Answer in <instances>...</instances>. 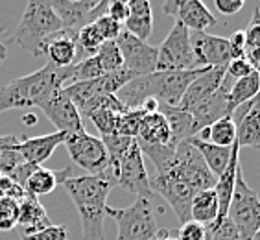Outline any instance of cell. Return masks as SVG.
Segmentation results:
<instances>
[{"instance_id":"cell-1","label":"cell","mask_w":260,"mask_h":240,"mask_svg":"<svg viewBox=\"0 0 260 240\" xmlns=\"http://www.w3.org/2000/svg\"><path fill=\"white\" fill-rule=\"evenodd\" d=\"M209 69L210 67H200V69L175 70V72H157L155 70L153 74L133 78L115 96L127 109H137L148 98L157 100L159 105L177 107L188 85Z\"/></svg>"},{"instance_id":"cell-12","label":"cell","mask_w":260,"mask_h":240,"mask_svg":"<svg viewBox=\"0 0 260 240\" xmlns=\"http://www.w3.org/2000/svg\"><path fill=\"white\" fill-rule=\"evenodd\" d=\"M150 189L151 192L155 190L157 194H160L170 203V207L174 209L175 216L179 218L181 224L190 222V207L196 192L186 185L185 181H181L174 172H155V175L150 177Z\"/></svg>"},{"instance_id":"cell-27","label":"cell","mask_w":260,"mask_h":240,"mask_svg":"<svg viewBox=\"0 0 260 240\" xmlns=\"http://www.w3.org/2000/svg\"><path fill=\"white\" fill-rule=\"evenodd\" d=\"M196 139L210 142V144L221 146V148H231L236 140V122L235 116H225V118L216 120L214 124L207 126L196 135Z\"/></svg>"},{"instance_id":"cell-38","label":"cell","mask_w":260,"mask_h":240,"mask_svg":"<svg viewBox=\"0 0 260 240\" xmlns=\"http://www.w3.org/2000/svg\"><path fill=\"white\" fill-rule=\"evenodd\" d=\"M209 235H210L209 227L203 224H198L194 220L181 224V227L177 229V240H207Z\"/></svg>"},{"instance_id":"cell-4","label":"cell","mask_w":260,"mask_h":240,"mask_svg":"<svg viewBox=\"0 0 260 240\" xmlns=\"http://www.w3.org/2000/svg\"><path fill=\"white\" fill-rule=\"evenodd\" d=\"M61 32L63 24L55 15L50 0H31L26 4L24 15L8 41L15 43L31 55H43L46 45Z\"/></svg>"},{"instance_id":"cell-33","label":"cell","mask_w":260,"mask_h":240,"mask_svg":"<svg viewBox=\"0 0 260 240\" xmlns=\"http://www.w3.org/2000/svg\"><path fill=\"white\" fill-rule=\"evenodd\" d=\"M148 115L142 107H137V109H127L125 113H122L118 116V124H116V135L122 137H129V139H137L139 137L140 124H142V118Z\"/></svg>"},{"instance_id":"cell-35","label":"cell","mask_w":260,"mask_h":240,"mask_svg":"<svg viewBox=\"0 0 260 240\" xmlns=\"http://www.w3.org/2000/svg\"><path fill=\"white\" fill-rule=\"evenodd\" d=\"M120 115L122 113H116V111L109 109V107L98 105L87 118L92 120V124L98 128L102 137H105V135H115L116 133V124H118V116Z\"/></svg>"},{"instance_id":"cell-8","label":"cell","mask_w":260,"mask_h":240,"mask_svg":"<svg viewBox=\"0 0 260 240\" xmlns=\"http://www.w3.org/2000/svg\"><path fill=\"white\" fill-rule=\"evenodd\" d=\"M200 69L190 45V32L175 20L174 28L157 48V72H175V70Z\"/></svg>"},{"instance_id":"cell-44","label":"cell","mask_w":260,"mask_h":240,"mask_svg":"<svg viewBox=\"0 0 260 240\" xmlns=\"http://www.w3.org/2000/svg\"><path fill=\"white\" fill-rule=\"evenodd\" d=\"M105 15H109L113 20H116L118 24L124 26L125 19L129 15V10H127V2H122V0H113L107 4V13Z\"/></svg>"},{"instance_id":"cell-47","label":"cell","mask_w":260,"mask_h":240,"mask_svg":"<svg viewBox=\"0 0 260 240\" xmlns=\"http://www.w3.org/2000/svg\"><path fill=\"white\" fill-rule=\"evenodd\" d=\"M151 240H177V236H172L170 229H157L155 236H153ZM207 240H210V235L207 236Z\"/></svg>"},{"instance_id":"cell-39","label":"cell","mask_w":260,"mask_h":240,"mask_svg":"<svg viewBox=\"0 0 260 240\" xmlns=\"http://www.w3.org/2000/svg\"><path fill=\"white\" fill-rule=\"evenodd\" d=\"M69 238V229L65 224L48 225L45 229L31 233V235H22V240H67Z\"/></svg>"},{"instance_id":"cell-13","label":"cell","mask_w":260,"mask_h":240,"mask_svg":"<svg viewBox=\"0 0 260 240\" xmlns=\"http://www.w3.org/2000/svg\"><path fill=\"white\" fill-rule=\"evenodd\" d=\"M116 45L120 48L124 69L133 72L135 76H148L155 72L157 67V48L148 45L146 41H140L122 30L116 39Z\"/></svg>"},{"instance_id":"cell-41","label":"cell","mask_w":260,"mask_h":240,"mask_svg":"<svg viewBox=\"0 0 260 240\" xmlns=\"http://www.w3.org/2000/svg\"><path fill=\"white\" fill-rule=\"evenodd\" d=\"M209 229H210V240H242L238 229H236L235 224L229 218H225L220 225L209 227Z\"/></svg>"},{"instance_id":"cell-3","label":"cell","mask_w":260,"mask_h":240,"mask_svg":"<svg viewBox=\"0 0 260 240\" xmlns=\"http://www.w3.org/2000/svg\"><path fill=\"white\" fill-rule=\"evenodd\" d=\"M69 81L70 67L55 69L46 63L43 69L22 76V78H15L0 89V113L8 109L41 107Z\"/></svg>"},{"instance_id":"cell-19","label":"cell","mask_w":260,"mask_h":240,"mask_svg":"<svg viewBox=\"0 0 260 240\" xmlns=\"http://www.w3.org/2000/svg\"><path fill=\"white\" fill-rule=\"evenodd\" d=\"M240 122L236 124V144L238 148H256L260 150V93L245 104Z\"/></svg>"},{"instance_id":"cell-49","label":"cell","mask_w":260,"mask_h":240,"mask_svg":"<svg viewBox=\"0 0 260 240\" xmlns=\"http://www.w3.org/2000/svg\"><path fill=\"white\" fill-rule=\"evenodd\" d=\"M6 57H8V48H6L4 43H0V65L6 61Z\"/></svg>"},{"instance_id":"cell-20","label":"cell","mask_w":260,"mask_h":240,"mask_svg":"<svg viewBox=\"0 0 260 240\" xmlns=\"http://www.w3.org/2000/svg\"><path fill=\"white\" fill-rule=\"evenodd\" d=\"M188 32H205L218 24L216 17L200 0H179V8L174 17Z\"/></svg>"},{"instance_id":"cell-2","label":"cell","mask_w":260,"mask_h":240,"mask_svg":"<svg viewBox=\"0 0 260 240\" xmlns=\"http://www.w3.org/2000/svg\"><path fill=\"white\" fill-rule=\"evenodd\" d=\"M63 187L74 201L83 229V240H104V222L107 209V196L115 187L107 172L96 175L67 177Z\"/></svg>"},{"instance_id":"cell-17","label":"cell","mask_w":260,"mask_h":240,"mask_svg":"<svg viewBox=\"0 0 260 240\" xmlns=\"http://www.w3.org/2000/svg\"><path fill=\"white\" fill-rule=\"evenodd\" d=\"M225 76H227L225 69H221V67H210L207 72H203L200 78H196L190 85H188L185 96H183V100L179 102L177 107L186 111V109H190L192 105L198 104V102L212 96L216 91L221 87Z\"/></svg>"},{"instance_id":"cell-48","label":"cell","mask_w":260,"mask_h":240,"mask_svg":"<svg viewBox=\"0 0 260 240\" xmlns=\"http://www.w3.org/2000/svg\"><path fill=\"white\" fill-rule=\"evenodd\" d=\"M140 107H142V109H144L148 115H150V113H157V111H159V102L153 100V98H148V100L140 105Z\"/></svg>"},{"instance_id":"cell-16","label":"cell","mask_w":260,"mask_h":240,"mask_svg":"<svg viewBox=\"0 0 260 240\" xmlns=\"http://www.w3.org/2000/svg\"><path fill=\"white\" fill-rule=\"evenodd\" d=\"M240 168V148L238 144L231 146V159L227 168L223 170V174L216 179L214 185V192L216 198H218V218L210 227H216L220 225L221 222L227 218V213H229V205H231V198H233V190H235V181H236V172Z\"/></svg>"},{"instance_id":"cell-5","label":"cell","mask_w":260,"mask_h":240,"mask_svg":"<svg viewBox=\"0 0 260 240\" xmlns=\"http://www.w3.org/2000/svg\"><path fill=\"white\" fill-rule=\"evenodd\" d=\"M105 215L113 218L118 227L116 240H151L157 233L153 205L148 198H137L129 207H109Z\"/></svg>"},{"instance_id":"cell-18","label":"cell","mask_w":260,"mask_h":240,"mask_svg":"<svg viewBox=\"0 0 260 240\" xmlns=\"http://www.w3.org/2000/svg\"><path fill=\"white\" fill-rule=\"evenodd\" d=\"M67 139L65 133L55 131L50 135L43 137H22L20 139V154L24 157L26 163L35 166H41L45 161H48L52 157V154L55 152V148L59 144H63Z\"/></svg>"},{"instance_id":"cell-28","label":"cell","mask_w":260,"mask_h":240,"mask_svg":"<svg viewBox=\"0 0 260 240\" xmlns=\"http://www.w3.org/2000/svg\"><path fill=\"white\" fill-rule=\"evenodd\" d=\"M188 140H190V144L194 146L196 150L200 152V155L203 157V161H205V165L210 170V174L218 179V177L223 174V170L227 168V165H229L231 148H221V146L210 144V142H203V140L196 139V137H192V139H188Z\"/></svg>"},{"instance_id":"cell-6","label":"cell","mask_w":260,"mask_h":240,"mask_svg":"<svg viewBox=\"0 0 260 240\" xmlns=\"http://www.w3.org/2000/svg\"><path fill=\"white\" fill-rule=\"evenodd\" d=\"M227 218L235 224L242 240H251L260 229V198L255 190L245 183L242 166L236 172L235 190H233Z\"/></svg>"},{"instance_id":"cell-24","label":"cell","mask_w":260,"mask_h":240,"mask_svg":"<svg viewBox=\"0 0 260 240\" xmlns=\"http://www.w3.org/2000/svg\"><path fill=\"white\" fill-rule=\"evenodd\" d=\"M70 177V168H63V170H50L45 166H39L34 174L28 177L24 185L26 194L39 198V196L50 194L57 185H63V181Z\"/></svg>"},{"instance_id":"cell-40","label":"cell","mask_w":260,"mask_h":240,"mask_svg":"<svg viewBox=\"0 0 260 240\" xmlns=\"http://www.w3.org/2000/svg\"><path fill=\"white\" fill-rule=\"evenodd\" d=\"M245 35V50L260 48V4L255 6V13L251 19L249 26L244 30Z\"/></svg>"},{"instance_id":"cell-31","label":"cell","mask_w":260,"mask_h":240,"mask_svg":"<svg viewBox=\"0 0 260 240\" xmlns=\"http://www.w3.org/2000/svg\"><path fill=\"white\" fill-rule=\"evenodd\" d=\"M26 161L20 154V139L17 135L0 137V174L10 177Z\"/></svg>"},{"instance_id":"cell-50","label":"cell","mask_w":260,"mask_h":240,"mask_svg":"<svg viewBox=\"0 0 260 240\" xmlns=\"http://www.w3.org/2000/svg\"><path fill=\"white\" fill-rule=\"evenodd\" d=\"M22 122L28 126H34V124H37V118H35V115H24L22 116Z\"/></svg>"},{"instance_id":"cell-37","label":"cell","mask_w":260,"mask_h":240,"mask_svg":"<svg viewBox=\"0 0 260 240\" xmlns=\"http://www.w3.org/2000/svg\"><path fill=\"white\" fill-rule=\"evenodd\" d=\"M92 24L96 26V30H98V34L102 35V39L104 41H116L118 39V35L122 34V30H124V26L118 24V22L111 19L109 15L98 17Z\"/></svg>"},{"instance_id":"cell-42","label":"cell","mask_w":260,"mask_h":240,"mask_svg":"<svg viewBox=\"0 0 260 240\" xmlns=\"http://www.w3.org/2000/svg\"><path fill=\"white\" fill-rule=\"evenodd\" d=\"M225 72L231 80L236 81V80H240V78H245V76L253 74L255 70H253V67L249 65V61L245 59V57H240V59H231Z\"/></svg>"},{"instance_id":"cell-51","label":"cell","mask_w":260,"mask_h":240,"mask_svg":"<svg viewBox=\"0 0 260 240\" xmlns=\"http://www.w3.org/2000/svg\"><path fill=\"white\" fill-rule=\"evenodd\" d=\"M251 240H260V229H258V231H256L255 235H253V238H251Z\"/></svg>"},{"instance_id":"cell-11","label":"cell","mask_w":260,"mask_h":240,"mask_svg":"<svg viewBox=\"0 0 260 240\" xmlns=\"http://www.w3.org/2000/svg\"><path fill=\"white\" fill-rule=\"evenodd\" d=\"M63 144L76 165L81 166L90 175L104 174L109 168V155L98 137L89 135L87 131H80L74 135H67Z\"/></svg>"},{"instance_id":"cell-29","label":"cell","mask_w":260,"mask_h":240,"mask_svg":"<svg viewBox=\"0 0 260 240\" xmlns=\"http://www.w3.org/2000/svg\"><path fill=\"white\" fill-rule=\"evenodd\" d=\"M216 218H218V198L214 189L196 192L190 207V220L210 227Z\"/></svg>"},{"instance_id":"cell-10","label":"cell","mask_w":260,"mask_h":240,"mask_svg":"<svg viewBox=\"0 0 260 240\" xmlns=\"http://www.w3.org/2000/svg\"><path fill=\"white\" fill-rule=\"evenodd\" d=\"M55 15L63 24V34L69 37L78 35V32L87 24H92L98 17L107 13L105 0H52Z\"/></svg>"},{"instance_id":"cell-32","label":"cell","mask_w":260,"mask_h":240,"mask_svg":"<svg viewBox=\"0 0 260 240\" xmlns=\"http://www.w3.org/2000/svg\"><path fill=\"white\" fill-rule=\"evenodd\" d=\"M102 45H104V39L98 34L96 26L94 24L83 26L78 32V35H76V63L96 55Z\"/></svg>"},{"instance_id":"cell-45","label":"cell","mask_w":260,"mask_h":240,"mask_svg":"<svg viewBox=\"0 0 260 240\" xmlns=\"http://www.w3.org/2000/svg\"><path fill=\"white\" fill-rule=\"evenodd\" d=\"M244 0H216V10L223 13V15H236L238 11L244 8Z\"/></svg>"},{"instance_id":"cell-23","label":"cell","mask_w":260,"mask_h":240,"mask_svg":"<svg viewBox=\"0 0 260 240\" xmlns=\"http://www.w3.org/2000/svg\"><path fill=\"white\" fill-rule=\"evenodd\" d=\"M137 142L148 146H165L172 142L170 126H168L166 118L160 115L159 111L157 113H150V115H146L142 118ZM172 144H175V142H172Z\"/></svg>"},{"instance_id":"cell-43","label":"cell","mask_w":260,"mask_h":240,"mask_svg":"<svg viewBox=\"0 0 260 240\" xmlns=\"http://www.w3.org/2000/svg\"><path fill=\"white\" fill-rule=\"evenodd\" d=\"M227 41H229V50H231V57H233V59L245 57V35H244V30L233 32Z\"/></svg>"},{"instance_id":"cell-46","label":"cell","mask_w":260,"mask_h":240,"mask_svg":"<svg viewBox=\"0 0 260 240\" xmlns=\"http://www.w3.org/2000/svg\"><path fill=\"white\" fill-rule=\"evenodd\" d=\"M245 59L249 61V65L253 67V70L260 74V48L245 50Z\"/></svg>"},{"instance_id":"cell-30","label":"cell","mask_w":260,"mask_h":240,"mask_svg":"<svg viewBox=\"0 0 260 240\" xmlns=\"http://www.w3.org/2000/svg\"><path fill=\"white\" fill-rule=\"evenodd\" d=\"M260 93V74L258 72H253V74L245 76L236 80L229 89V95H227V100H229L231 109L236 111L242 105L249 104L253 98Z\"/></svg>"},{"instance_id":"cell-52","label":"cell","mask_w":260,"mask_h":240,"mask_svg":"<svg viewBox=\"0 0 260 240\" xmlns=\"http://www.w3.org/2000/svg\"><path fill=\"white\" fill-rule=\"evenodd\" d=\"M0 175H2V174H0Z\"/></svg>"},{"instance_id":"cell-7","label":"cell","mask_w":260,"mask_h":240,"mask_svg":"<svg viewBox=\"0 0 260 240\" xmlns=\"http://www.w3.org/2000/svg\"><path fill=\"white\" fill-rule=\"evenodd\" d=\"M107 174L111 175L115 185L135 194L137 198H148V200L153 198V192L150 189V175L144 165V155L137 139H133L129 148L124 152L118 163L111 170H107Z\"/></svg>"},{"instance_id":"cell-34","label":"cell","mask_w":260,"mask_h":240,"mask_svg":"<svg viewBox=\"0 0 260 240\" xmlns=\"http://www.w3.org/2000/svg\"><path fill=\"white\" fill-rule=\"evenodd\" d=\"M100 67L104 70V74L115 72V70L124 67V59H122L120 48L116 45V41H104V45L100 46V50L96 54Z\"/></svg>"},{"instance_id":"cell-22","label":"cell","mask_w":260,"mask_h":240,"mask_svg":"<svg viewBox=\"0 0 260 240\" xmlns=\"http://www.w3.org/2000/svg\"><path fill=\"white\" fill-rule=\"evenodd\" d=\"M19 225L24 231L22 235H31V233H37V231L52 225L45 207L39 203V198L26 194L19 201Z\"/></svg>"},{"instance_id":"cell-21","label":"cell","mask_w":260,"mask_h":240,"mask_svg":"<svg viewBox=\"0 0 260 240\" xmlns=\"http://www.w3.org/2000/svg\"><path fill=\"white\" fill-rule=\"evenodd\" d=\"M127 10H129V15L124 22V30L137 39L148 43L151 32H153L151 4L148 0H131V2H127Z\"/></svg>"},{"instance_id":"cell-9","label":"cell","mask_w":260,"mask_h":240,"mask_svg":"<svg viewBox=\"0 0 260 240\" xmlns=\"http://www.w3.org/2000/svg\"><path fill=\"white\" fill-rule=\"evenodd\" d=\"M166 170L174 172V174L177 175L181 181H185L194 192L214 189V185H216V177L210 174L203 157H201L200 152L190 144V140H181V142H177V146H175L174 165H172L170 168H166Z\"/></svg>"},{"instance_id":"cell-15","label":"cell","mask_w":260,"mask_h":240,"mask_svg":"<svg viewBox=\"0 0 260 240\" xmlns=\"http://www.w3.org/2000/svg\"><path fill=\"white\" fill-rule=\"evenodd\" d=\"M46 115V118L50 120L55 126V130L65 133V135H74L80 131H85L83 128V118L80 116L76 105L69 100V96L65 95V91L59 89L52 96L50 100H46L45 104L39 107Z\"/></svg>"},{"instance_id":"cell-26","label":"cell","mask_w":260,"mask_h":240,"mask_svg":"<svg viewBox=\"0 0 260 240\" xmlns=\"http://www.w3.org/2000/svg\"><path fill=\"white\" fill-rule=\"evenodd\" d=\"M45 55L48 57V65L55 69L72 67L76 63V39L61 32L46 45Z\"/></svg>"},{"instance_id":"cell-36","label":"cell","mask_w":260,"mask_h":240,"mask_svg":"<svg viewBox=\"0 0 260 240\" xmlns=\"http://www.w3.org/2000/svg\"><path fill=\"white\" fill-rule=\"evenodd\" d=\"M19 225V201L0 198V231H11Z\"/></svg>"},{"instance_id":"cell-25","label":"cell","mask_w":260,"mask_h":240,"mask_svg":"<svg viewBox=\"0 0 260 240\" xmlns=\"http://www.w3.org/2000/svg\"><path fill=\"white\" fill-rule=\"evenodd\" d=\"M159 113L165 116L168 126H170L172 142L177 144L181 140H188L198 135L190 113H186L179 107H168V105H159Z\"/></svg>"},{"instance_id":"cell-14","label":"cell","mask_w":260,"mask_h":240,"mask_svg":"<svg viewBox=\"0 0 260 240\" xmlns=\"http://www.w3.org/2000/svg\"><path fill=\"white\" fill-rule=\"evenodd\" d=\"M190 45L198 67H221L231 63L229 41L225 37L210 35L207 32H190Z\"/></svg>"}]
</instances>
